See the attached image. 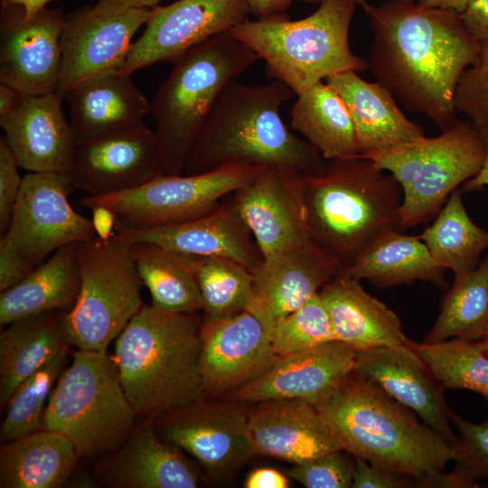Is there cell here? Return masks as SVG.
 Returning a JSON list of instances; mask_svg holds the SVG:
<instances>
[{
    "mask_svg": "<svg viewBox=\"0 0 488 488\" xmlns=\"http://www.w3.org/2000/svg\"><path fill=\"white\" fill-rule=\"evenodd\" d=\"M295 92L273 80L263 85L230 82L219 97L186 156L183 174H195L230 164L285 167L304 174L325 160L283 122L280 108Z\"/></svg>",
    "mask_w": 488,
    "mask_h": 488,
    "instance_id": "3",
    "label": "cell"
},
{
    "mask_svg": "<svg viewBox=\"0 0 488 488\" xmlns=\"http://www.w3.org/2000/svg\"><path fill=\"white\" fill-rule=\"evenodd\" d=\"M270 335L277 357L336 341L319 292L277 324Z\"/></svg>",
    "mask_w": 488,
    "mask_h": 488,
    "instance_id": "42",
    "label": "cell"
},
{
    "mask_svg": "<svg viewBox=\"0 0 488 488\" xmlns=\"http://www.w3.org/2000/svg\"><path fill=\"white\" fill-rule=\"evenodd\" d=\"M485 336H488V328H487V331H486Z\"/></svg>",
    "mask_w": 488,
    "mask_h": 488,
    "instance_id": "59",
    "label": "cell"
},
{
    "mask_svg": "<svg viewBox=\"0 0 488 488\" xmlns=\"http://www.w3.org/2000/svg\"><path fill=\"white\" fill-rule=\"evenodd\" d=\"M95 473L111 488H195L200 478L180 448L157 434L151 419L134 427L117 450L100 458Z\"/></svg>",
    "mask_w": 488,
    "mask_h": 488,
    "instance_id": "25",
    "label": "cell"
},
{
    "mask_svg": "<svg viewBox=\"0 0 488 488\" xmlns=\"http://www.w3.org/2000/svg\"><path fill=\"white\" fill-rule=\"evenodd\" d=\"M266 168L230 164L195 174H159L123 192L87 194L80 199V204L88 209L102 205L114 211L117 230L173 225L213 212L226 197L256 179Z\"/></svg>",
    "mask_w": 488,
    "mask_h": 488,
    "instance_id": "11",
    "label": "cell"
},
{
    "mask_svg": "<svg viewBox=\"0 0 488 488\" xmlns=\"http://www.w3.org/2000/svg\"><path fill=\"white\" fill-rule=\"evenodd\" d=\"M129 245L138 276L151 295V305L175 313L202 311L195 256L146 241Z\"/></svg>",
    "mask_w": 488,
    "mask_h": 488,
    "instance_id": "34",
    "label": "cell"
},
{
    "mask_svg": "<svg viewBox=\"0 0 488 488\" xmlns=\"http://www.w3.org/2000/svg\"><path fill=\"white\" fill-rule=\"evenodd\" d=\"M73 189L66 173H28L0 243L36 268L59 249L96 237L91 219L70 203Z\"/></svg>",
    "mask_w": 488,
    "mask_h": 488,
    "instance_id": "12",
    "label": "cell"
},
{
    "mask_svg": "<svg viewBox=\"0 0 488 488\" xmlns=\"http://www.w3.org/2000/svg\"><path fill=\"white\" fill-rule=\"evenodd\" d=\"M250 11L258 18L284 14L295 2L319 5L323 0H246Z\"/></svg>",
    "mask_w": 488,
    "mask_h": 488,
    "instance_id": "51",
    "label": "cell"
},
{
    "mask_svg": "<svg viewBox=\"0 0 488 488\" xmlns=\"http://www.w3.org/2000/svg\"><path fill=\"white\" fill-rule=\"evenodd\" d=\"M486 155L483 135L456 119L436 136H423L366 159L389 173L402 190L399 228L436 215L451 193L481 170Z\"/></svg>",
    "mask_w": 488,
    "mask_h": 488,
    "instance_id": "9",
    "label": "cell"
},
{
    "mask_svg": "<svg viewBox=\"0 0 488 488\" xmlns=\"http://www.w3.org/2000/svg\"><path fill=\"white\" fill-rule=\"evenodd\" d=\"M76 244L59 249L21 282L1 291L2 327L32 315L72 308L80 287Z\"/></svg>",
    "mask_w": 488,
    "mask_h": 488,
    "instance_id": "32",
    "label": "cell"
},
{
    "mask_svg": "<svg viewBox=\"0 0 488 488\" xmlns=\"http://www.w3.org/2000/svg\"><path fill=\"white\" fill-rule=\"evenodd\" d=\"M70 348L24 380L13 393L0 428L2 443L42 428L52 391L68 363Z\"/></svg>",
    "mask_w": 488,
    "mask_h": 488,
    "instance_id": "40",
    "label": "cell"
},
{
    "mask_svg": "<svg viewBox=\"0 0 488 488\" xmlns=\"http://www.w3.org/2000/svg\"><path fill=\"white\" fill-rule=\"evenodd\" d=\"M195 257L203 316L223 318L247 309L252 293L250 269L230 258Z\"/></svg>",
    "mask_w": 488,
    "mask_h": 488,
    "instance_id": "39",
    "label": "cell"
},
{
    "mask_svg": "<svg viewBox=\"0 0 488 488\" xmlns=\"http://www.w3.org/2000/svg\"><path fill=\"white\" fill-rule=\"evenodd\" d=\"M446 270L418 236L392 230L373 241L345 273L380 288L422 280L444 289Z\"/></svg>",
    "mask_w": 488,
    "mask_h": 488,
    "instance_id": "33",
    "label": "cell"
},
{
    "mask_svg": "<svg viewBox=\"0 0 488 488\" xmlns=\"http://www.w3.org/2000/svg\"><path fill=\"white\" fill-rule=\"evenodd\" d=\"M151 14L152 9L108 13L94 5L65 17L57 93L65 99L69 90L82 80L120 70L134 34Z\"/></svg>",
    "mask_w": 488,
    "mask_h": 488,
    "instance_id": "16",
    "label": "cell"
},
{
    "mask_svg": "<svg viewBox=\"0 0 488 488\" xmlns=\"http://www.w3.org/2000/svg\"><path fill=\"white\" fill-rule=\"evenodd\" d=\"M54 0H1L2 7L21 6L26 19L36 16Z\"/></svg>",
    "mask_w": 488,
    "mask_h": 488,
    "instance_id": "54",
    "label": "cell"
},
{
    "mask_svg": "<svg viewBox=\"0 0 488 488\" xmlns=\"http://www.w3.org/2000/svg\"><path fill=\"white\" fill-rule=\"evenodd\" d=\"M198 313L144 304L116 339L113 358L137 417L155 420L205 398L199 368L202 316Z\"/></svg>",
    "mask_w": 488,
    "mask_h": 488,
    "instance_id": "4",
    "label": "cell"
},
{
    "mask_svg": "<svg viewBox=\"0 0 488 488\" xmlns=\"http://www.w3.org/2000/svg\"><path fill=\"white\" fill-rule=\"evenodd\" d=\"M486 155L483 164L479 173L463 184L462 192L476 191L488 185V130L483 132Z\"/></svg>",
    "mask_w": 488,
    "mask_h": 488,
    "instance_id": "55",
    "label": "cell"
},
{
    "mask_svg": "<svg viewBox=\"0 0 488 488\" xmlns=\"http://www.w3.org/2000/svg\"><path fill=\"white\" fill-rule=\"evenodd\" d=\"M18 163L5 136L0 138V231L3 235L10 220L22 187L23 178Z\"/></svg>",
    "mask_w": 488,
    "mask_h": 488,
    "instance_id": "45",
    "label": "cell"
},
{
    "mask_svg": "<svg viewBox=\"0 0 488 488\" xmlns=\"http://www.w3.org/2000/svg\"><path fill=\"white\" fill-rule=\"evenodd\" d=\"M450 419L457 430L454 468L431 477L426 488H471L477 480L488 479V419L473 423L453 410Z\"/></svg>",
    "mask_w": 488,
    "mask_h": 488,
    "instance_id": "41",
    "label": "cell"
},
{
    "mask_svg": "<svg viewBox=\"0 0 488 488\" xmlns=\"http://www.w3.org/2000/svg\"><path fill=\"white\" fill-rule=\"evenodd\" d=\"M245 488H288L287 475L273 467H258L252 470L244 481Z\"/></svg>",
    "mask_w": 488,
    "mask_h": 488,
    "instance_id": "49",
    "label": "cell"
},
{
    "mask_svg": "<svg viewBox=\"0 0 488 488\" xmlns=\"http://www.w3.org/2000/svg\"><path fill=\"white\" fill-rule=\"evenodd\" d=\"M344 268L310 238L254 268L248 308L266 324L275 326L302 306Z\"/></svg>",
    "mask_w": 488,
    "mask_h": 488,
    "instance_id": "19",
    "label": "cell"
},
{
    "mask_svg": "<svg viewBox=\"0 0 488 488\" xmlns=\"http://www.w3.org/2000/svg\"><path fill=\"white\" fill-rule=\"evenodd\" d=\"M254 404L248 410L254 455L300 465L343 449L313 403L281 399Z\"/></svg>",
    "mask_w": 488,
    "mask_h": 488,
    "instance_id": "22",
    "label": "cell"
},
{
    "mask_svg": "<svg viewBox=\"0 0 488 488\" xmlns=\"http://www.w3.org/2000/svg\"><path fill=\"white\" fill-rule=\"evenodd\" d=\"M352 488H406L415 486V480L367 460L353 456Z\"/></svg>",
    "mask_w": 488,
    "mask_h": 488,
    "instance_id": "46",
    "label": "cell"
},
{
    "mask_svg": "<svg viewBox=\"0 0 488 488\" xmlns=\"http://www.w3.org/2000/svg\"><path fill=\"white\" fill-rule=\"evenodd\" d=\"M136 418L114 358L77 350L52 391L41 429L64 435L80 456L95 459L127 439Z\"/></svg>",
    "mask_w": 488,
    "mask_h": 488,
    "instance_id": "8",
    "label": "cell"
},
{
    "mask_svg": "<svg viewBox=\"0 0 488 488\" xmlns=\"http://www.w3.org/2000/svg\"><path fill=\"white\" fill-rule=\"evenodd\" d=\"M66 174L88 195L142 185L162 174L155 133L142 122L78 142Z\"/></svg>",
    "mask_w": 488,
    "mask_h": 488,
    "instance_id": "17",
    "label": "cell"
},
{
    "mask_svg": "<svg viewBox=\"0 0 488 488\" xmlns=\"http://www.w3.org/2000/svg\"><path fill=\"white\" fill-rule=\"evenodd\" d=\"M462 190L454 191L434 222L418 235L437 263L460 278L475 269L482 253L488 249V230L469 217Z\"/></svg>",
    "mask_w": 488,
    "mask_h": 488,
    "instance_id": "36",
    "label": "cell"
},
{
    "mask_svg": "<svg viewBox=\"0 0 488 488\" xmlns=\"http://www.w3.org/2000/svg\"><path fill=\"white\" fill-rule=\"evenodd\" d=\"M357 352L339 341L278 356L260 376L230 394L258 403L298 399L315 403L354 370Z\"/></svg>",
    "mask_w": 488,
    "mask_h": 488,
    "instance_id": "23",
    "label": "cell"
},
{
    "mask_svg": "<svg viewBox=\"0 0 488 488\" xmlns=\"http://www.w3.org/2000/svg\"><path fill=\"white\" fill-rule=\"evenodd\" d=\"M80 454L56 431L40 429L2 443L1 488H60L70 479Z\"/></svg>",
    "mask_w": 488,
    "mask_h": 488,
    "instance_id": "31",
    "label": "cell"
},
{
    "mask_svg": "<svg viewBox=\"0 0 488 488\" xmlns=\"http://www.w3.org/2000/svg\"><path fill=\"white\" fill-rule=\"evenodd\" d=\"M362 9L372 39L368 70L406 109L427 116L441 130L456 119L458 81L480 50L460 14L387 0Z\"/></svg>",
    "mask_w": 488,
    "mask_h": 488,
    "instance_id": "1",
    "label": "cell"
},
{
    "mask_svg": "<svg viewBox=\"0 0 488 488\" xmlns=\"http://www.w3.org/2000/svg\"><path fill=\"white\" fill-rule=\"evenodd\" d=\"M488 328V254L478 267L454 279L435 324L423 343L453 338L478 341Z\"/></svg>",
    "mask_w": 488,
    "mask_h": 488,
    "instance_id": "37",
    "label": "cell"
},
{
    "mask_svg": "<svg viewBox=\"0 0 488 488\" xmlns=\"http://www.w3.org/2000/svg\"><path fill=\"white\" fill-rule=\"evenodd\" d=\"M249 14L246 0H179L156 6L119 70L131 75L159 61H175L192 47L249 20Z\"/></svg>",
    "mask_w": 488,
    "mask_h": 488,
    "instance_id": "13",
    "label": "cell"
},
{
    "mask_svg": "<svg viewBox=\"0 0 488 488\" xmlns=\"http://www.w3.org/2000/svg\"><path fill=\"white\" fill-rule=\"evenodd\" d=\"M303 202L310 239L344 270L379 237L400 229L401 187L366 158L325 160L304 174Z\"/></svg>",
    "mask_w": 488,
    "mask_h": 488,
    "instance_id": "5",
    "label": "cell"
},
{
    "mask_svg": "<svg viewBox=\"0 0 488 488\" xmlns=\"http://www.w3.org/2000/svg\"><path fill=\"white\" fill-rule=\"evenodd\" d=\"M353 468V455L340 449L309 462L294 465L287 474L306 488H350Z\"/></svg>",
    "mask_w": 488,
    "mask_h": 488,
    "instance_id": "44",
    "label": "cell"
},
{
    "mask_svg": "<svg viewBox=\"0 0 488 488\" xmlns=\"http://www.w3.org/2000/svg\"><path fill=\"white\" fill-rule=\"evenodd\" d=\"M412 1H416V0H412ZM355 2L357 3L358 5H361V6H362L363 5L367 3L366 0H355Z\"/></svg>",
    "mask_w": 488,
    "mask_h": 488,
    "instance_id": "58",
    "label": "cell"
},
{
    "mask_svg": "<svg viewBox=\"0 0 488 488\" xmlns=\"http://www.w3.org/2000/svg\"><path fill=\"white\" fill-rule=\"evenodd\" d=\"M258 60V55L229 31L174 61L150 108L162 174H183L188 152L219 97Z\"/></svg>",
    "mask_w": 488,
    "mask_h": 488,
    "instance_id": "7",
    "label": "cell"
},
{
    "mask_svg": "<svg viewBox=\"0 0 488 488\" xmlns=\"http://www.w3.org/2000/svg\"><path fill=\"white\" fill-rule=\"evenodd\" d=\"M62 312L32 315L0 333V406L6 408L17 387L29 376L70 348Z\"/></svg>",
    "mask_w": 488,
    "mask_h": 488,
    "instance_id": "30",
    "label": "cell"
},
{
    "mask_svg": "<svg viewBox=\"0 0 488 488\" xmlns=\"http://www.w3.org/2000/svg\"><path fill=\"white\" fill-rule=\"evenodd\" d=\"M24 94L0 83V117L15 109L23 99Z\"/></svg>",
    "mask_w": 488,
    "mask_h": 488,
    "instance_id": "53",
    "label": "cell"
},
{
    "mask_svg": "<svg viewBox=\"0 0 488 488\" xmlns=\"http://www.w3.org/2000/svg\"><path fill=\"white\" fill-rule=\"evenodd\" d=\"M459 14L474 40L480 43L488 42V0H466Z\"/></svg>",
    "mask_w": 488,
    "mask_h": 488,
    "instance_id": "48",
    "label": "cell"
},
{
    "mask_svg": "<svg viewBox=\"0 0 488 488\" xmlns=\"http://www.w3.org/2000/svg\"><path fill=\"white\" fill-rule=\"evenodd\" d=\"M290 125L313 145L324 160L358 157L353 120L343 99L321 81L296 95Z\"/></svg>",
    "mask_w": 488,
    "mask_h": 488,
    "instance_id": "35",
    "label": "cell"
},
{
    "mask_svg": "<svg viewBox=\"0 0 488 488\" xmlns=\"http://www.w3.org/2000/svg\"><path fill=\"white\" fill-rule=\"evenodd\" d=\"M277 359L269 330L249 309L223 318L202 315L199 368L206 399L233 393Z\"/></svg>",
    "mask_w": 488,
    "mask_h": 488,
    "instance_id": "14",
    "label": "cell"
},
{
    "mask_svg": "<svg viewBox=\"0 0 488 488\" xmlns=\"http://www.w3.org/2000/svg\"><path fill=\"white\" fill-rule=\"evenodd\" d=\"M485 353L488 355V336H484L481 339Z\"/></svg>",
    "mask_w": 488,
    "mask_h": 488,
    "instance_id": "57",
    "label": "cell"
},
{
    "mask_svg": "<svg viewBox=\"0 0 488 488\" xmlns=\"http://www.w3.org/2000/svg\"><path fill=\"white\" fill-rule=\"evenodd\" d=\"M80 287L72 308L62 314L70 346L107 352L144 303L143 283L130 245L94 237L76 244Z\"/></svg>",
    "mask_w": 488,
    "mask_h": 488,
    "instance_id": "10",
    "label": "cell"
},
{
    "mask_svg": "<svg viewBox=\"0 0 488 488\" xmlns=\"http://www.w3.org/2000/svg\"><path fill=\"white\" fill-rule=\"evenodd\" d=\"M57 92L24 95L20 105L0 117L5 138L19 167L28 173H66L77 139Z\"/></svg>",
    "mask_w": 488,
    "mask_h": 488,
    "instance_id": "26",
    "label": "cell"
},
{
    "mask_svg": "<svg viewBox=\"0 0 488 488\" xmlns=\"http://www.w3.org/2000/svg\"><path fill=\"white\" fill-rule=\"evenodd\" d=\"M64 21L61 9L45 8L26 19L21 6L2 7L0 83L24 95L57 92Z\"/></svg>",
    "mask_w": 488,
    "mask_h": 488,
    "instance_id": "18",
    "label": "cell"
},
{
    "mask_svg": "<svg viewBox=\"0 0 488 488\" xmlns=\"http://www.w3.org/2000/svg\"><path fill=\"white\" fill-rule=\"evenodd\" d=\"M454 105L479 131L488 130V42L480 43L477 57L463 72Z\"/></svg>",
    "mask_w": 488,
    "mask_h": 488,
    "instance_id": "43",
    "label": "cell"
},
{
    "mask_svg": "<svg viewBox=\"0 0 488 488\" xmlns=\"http://www.w3.org/2000/svg\"><path fill=\"white\" fill-rule=\"evenodd\" d=\"M319 296L335 340L357 352L409 343L397 314L370 295L361 280L345 272L326 283Z\"/></svg>",
    "mask_w": 488,
    "mask_h": 488,
    "instance_id": "27",
    "label": "cell"
},
{
    "mask_svg": "<svg viewBox=\"0 0 488 488\" xmlns=\"http://www.w3.org/2000/svg\"><path fill=\"white\" fill-rule=\"evenodd\" d=\"M112 239L131 244L152 242L197 257L236 260L252 271L264 259L250 230L230 197L213 212L182 223L117 230Z\"/></svg>",
    "mask_w": 488,
    "mask_h": 488,
    "instance_id": "24",
    "label": "cell"
},
{
    "mask_svg": "<svg viewBox=\"0 0 488 488\" xmlns=\"http://www.w3.org/2000/svg\"><path fill=\"white\" fill-rule=\"evenodd\" d=\"M411 341L406 345L357 352L354 371L418 414L455 449L457 436L451 426L446 389L412 347Z\"/></svg>",
    "mask_w": 488,
    "mask_h": 488,
    "instance_id": "21",
    "label": "cell"
},
{
    "mask_svg": "<svg viewBox=\"0 0 488 488\" xmlns=\"http://www.w3.org/2000/svg\"><path fill=\"white\" fill-rule=\"evenodd\" d=\"M324 81L349 109L356 131L358 157L366 158L425 136L422 127L405 115L394 96L379 82L367 81L354 70Z\"/></svg>",
    "mask_w": 488,
    "mask_h": 488,
    "instance_id": "28",
    "label": "cell"
},
{
    "mask_svg": "<svg viewBox=\"0 0 488 488\" xmlns=\"http://www.w3.org/2000/svg\"><path fill=\"white\" fill-rule=\"evenodd\" d=\"M157 434L193 456L211 477L236 470L253 454L248 410L206 398L154 420Z\"/></svg>",
    "mask_w": 488,
    "mask_h": 488,
    "instance_id": "15",
    "label": "cell"
},
{
    "mask_svg": "<svg viewBox=\"0 0 488 488\" xmlns=\"http://www.w3.org/2000/svg\"><path fill=\"white\" fill-rule=\"evenodd\" d=\"M416 2L422 7L451 9L460 13L466 0H416Z\"/></svg>",
    "mask_w": 488,
    "mask_h": 488,
    "instance_id": "56",
    "label": "cell"
},
{
    "mask_svg": "<svg viewBox=\"0 0 488 488\" xmlns=\"http://www.w3.org/2000/svg\"><path fill=\"white\" fill-rule=\"evenodd\" d=\"M314 405L343 449L413 478L415 487L454 460L445 437L354 370Z\"/></svg>",
    "mask_w": 488,
    "mask_h": 488,
    "instance_id": "2",
    "label": "cell"
},
{
    "mask_svg": "<svg viewBox=\"0 0 488 488\" xmlns=\"http://www.w3.org/2000/svg\"><path fill=\"white\" fill-rule=\"evenodd\" d=\"M160 1L161 0H98L95 5L105 12L120 13L133 9L155 8Z\"/></svg>",
    "mask_w": 488,
    "mask_h": 488,
    "instance_id": "52",
    "label": "cell"
},
{
    "mask_svg": "<svg viewBox=\"0 0 488 488\" xmlns=\"http://www.w3.org/2000/svg\"><path fill=\"white\" fill-rule=\"evenodd\" d=\"M411 345L446 389H467L488 400V355L481 340L458 338Z\"/></svg>",
    "mask_w": 488,
    "mask_h": 488,
    "instance_id": "38",
    "label": "cell"
},
{
    "mask_svg": "<svg viewBox=\"0 0 488 488\" xmlns=\"http://www.w3.org/2000/svg\"><path fill=\"white\" fill-rule=\"evenodd\" d=\"M34 269L16 252L0 243V291L18 284Z\"/></svg>",
    "mask_w": 488,
    "mask_h": 488,
    "instance_id": "47",
    "label": "cell"
},
{
    "mask_svg": "<svg viewBox=\"0 0 488 488\" xmlns=\"http://www.w3.org/2000/svg\"><path fill=\"white\" fill-rule=\"evenodd\" d=\"M130 76L119 70L105 72L69 90L65 99L77 143L143 122L151 103Z\"/></svg>",
    "mask_w": 488,
    "mask_h": 488,
    "instance_id": "29",
    "label": "cell"
},
{
    "mask_svg": "<svg viewBox=\"0 0 488 488\" xmlns=\"http://www.w3.org/2000/svg\"><path fill=\"white\" fill-rule=\"evenodd\" d=\"M356 5L355 0H323L305 18L273 14L247 20L231 33L265 61L268 77L299 95L332 76L368 70V61L349 42Z\"/></svg>",
    "mask_w": 488,
    "mask_h": 488,
    "instance_id": "6",
    "label": "cell"
},
{
    "mask_svg": "<svg viewBox=\"0 0 488 488\" xmlns=\"http://www.w3.org/2000/svg\"><path fill=\"white\" fill-rule=\"evenodd\" d=\"M89 210L96 237L102 240L111 239L115 234L114 229L117 227V217L116 212L102 205L93 206Z\"/></svg>",
    "mask_w": 488,
    "mask_h": 488,
    "instance_id": "50",
    "label": "cell"
},
{
    "mask_svg": "<svg viewBox=\"0 0 488 488\" xmlns=\"http://www.w3.org/2000/svg\"><path fill=\"white\" fill-rule=\"evenodd\" d=\"M304 174L267 167L229 195L264 258L309 239L303 202Z\"/></svg>",
    "mask_w": 488,
    "mask_h": 488,
    "instance_id": "20",
    "label": "cell"
}]
</instances>
